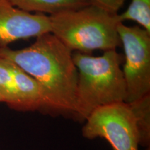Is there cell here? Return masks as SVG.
<instances>
[{
    "label": "cell",
    "mask_w": 150,
    "mask_h": 150,
    "mask_svg": "<svg viewBox=\"0 0 150 150\" xmlns=\"http://www.w3.org/2000/svg\"><path fill=\"white\" fill-rule=\"evenodd\" d=\"M0 56L31 76L42 91V109L74 116L78 71L72 52L51 33L36 38L21 50L0 47Z\"/></svg>",
    "instance_id": "cell-1"
},
{
    "label": "cell",
    "mask_w": 150,
    "mask_h": 150,
    "mask_svg": "<svg viewBox=\"0 0 150 150\" xmlns=\"http://www.w3.org/2000/svg\"><path fill=\"white\" fill-rule=\"evenodd\" d=\"M72 59L78 71L75 117L85 121L97 108L126 102L120 67L123 56L116 50L105 51L100 56L73 52Z\"/></svg>",
    "instance_id": "cell-2"
},
{
    "label": "cell",
    "mask_w": 150,
    "mask_h": 150,
    "mask_svg": "<svg viewBox=\"0 0 150 150\" xmlns=\"http://www.w3.org/2000/svg\"><path fill=\"white\" fill-rule=\"evenodd\" d=\"M50 33L73 52L116 50L121 45L117 27L121 21L100 7L90 4L78 10L49 16Z\"/></svg>",
    "instance_id": "cell-3"
},
{
    "label": "cell",
    "mask_w": 150,
    "mask_h": 150,
    "mask_svg": "<svg viewBox=\"0 0 150 150\" xmlns=\"http://www.w3.org/2000/svg\"><path fill=\"white\" fill-rule=\"evenodd\" d=\"M117 32L125 51L122 73L127 88L126 103L150 94V33L138 26L119 24Z\"/></svg>",
    "instance_id": "cell-4"
},
{
    "label": "cell",
    "mask_w": 150,
    "mask_h": 150,
    "mask_svg": "<svg viewBox=\"0 0 150 150\" xmlns=\"http://www.w3.org/2000/svg\"><path fill=\"white\" fill-rule=\"evenodd\" d=\"M85 121L82 129L84 138H104L114 150H138L136 122L127 103H116L97 108Z\"/></svg>",
    "instance_id": "cell-5"
},
{
    "label": "cell",
    "mask_w": 150,
    "mask_h": 150,
    "mask_svg": "<svg viewBox=\"0 0 150 150\" xmlns=\"http://www.w3.org/2000/svg\"><path fill=\"white\" fill-rule=\"evenodd\" d=\"M50 31L48 16L27 12L14 6L8 0H0V47Z\"/></svg>",
    "instance_id": "cell-6"
},
{
    "label": "cell",
    "mask_w": 150,
    "mask_h": 150,
    "mask_svg": "<svg viewBox=\"0 0 150 150\" xmlns=\"http://www.w3.org/2000/svg\"><path fill=\"white\" fill-rule=\"evenodd\" d=\"M11 63L17 99L16 110L33 111L42 109L43 99L39 84L18 65Z\"/></svg>",
    "instance_id": "cell-7"
},
{
    "label": "cell",
    "mask_w": 150,
    "mask_h": 150,
    "mask_svg": "<svg viewBox=\"0 0 150 150\" xmlns=\"http://www.w3.org/2000/svg\"><path fill=\"white\" fill-rule=\"evenodd\" d=\"M14 6L36 13L50 16L66 11L78 10L91 4L90 0H8Z\"/></svg>",
    "instance_id": "cell-8"
},
{
    "label": "cell",
    "mask_w": 150,
    "mask_h": 150,
    "mask_svg": "<svg viewBox=\"0 0 150 150\" xmlns=\"http://www.w3.org/2000/svg\"><path fill=\"white\" fill-rule=\"evenodd\" d=\"M127 104L134 115L139 145L150 147V94Z\"/></svg>",
    "instance_id": "cell-9"
},
{
    "label": "cell",
    "mask_w": 150,
    "mask_h": 150,
    "mask_svg": "<svg viewBox=\"0 0 150 150\" xmlns=\"http://www.w3.org/2000/svg\"><path fill=\"white\" fill-rule=\"evenodd\" d=\"M0 93L4 103L11 108L16 110L17 99L11 63L1 56H0Z\"/></svg>",
    "instance_id": "cell-10"
},
{
    "label": "cell",
    "mask_w": 150,
    "mask_h": 150,
    "mask_svg": "<svg viewBox=\"0 0 150 150\" xmlns=\"http://www.w3.org/2000/svg\"><path fill=\"white\" fill-rule=\"evenodd\" d=\"M118 17L122 22L125 20L138 22L150 33V0H132L127 10L118 14Z\"/></svg>",
    "instance_id": "cell-11"
},
{
    "label": "cell",
    "mask_w": 150,
    "mask_h": 150,
    "mask_svg": "<svg viewBox=\"0 0 150 150\" xmlns=\"http://www.w3.org/2000/svg\"><path fill=\"white\" fill-rule=\"evenodd\" d=\"M92 4L100 7L110 13L117 14L126 0H90Z\"/></svg>",
    "instance_id": "cell-12"
},
{
    "label": "cell",
    "mask_w": 150,
    "mask_h": 150,
    "mask_svg": "<svg viewBox=\"0 0 150 150\" xmlns=\"http://www.w3.org/2000/svg\"><path fill=\"white\" fill-rule=\"evenodd\" d=\"M0 102H4V99L2 96H1V93H0Z\"/></svg>",
    "instance_id": "cell-13"
}]
</instances>
